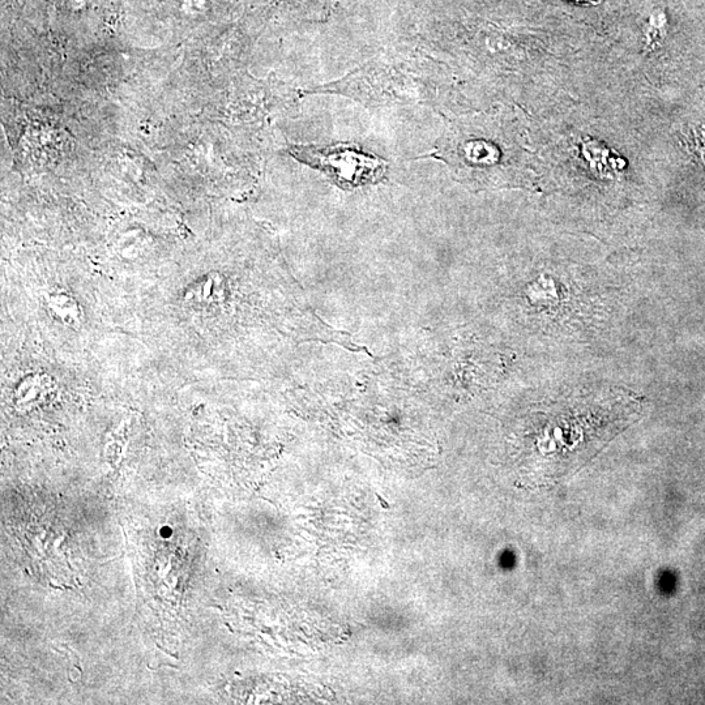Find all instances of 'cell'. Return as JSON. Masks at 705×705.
<instances>
[{
	"label": "cell",
	"instance_id": "obj_2",
	"mask_svg": "<svg viewBox=\"0 0 705 705\" xmlns=\"http://www.w3.org/2000/svg\"><path fill=\"white\" fill-rule=\"evenodd\" d=\"M567 2L580 4V6H600L602 0H567Z\"/></svg>",
	"mask_w": 705,
	"mask_h": 705
},
{
	"label": "cell",
	"instance_id": "obj_1",
	"mask_svg": "<svg viewBox=\"0 0 705 705\" xmlns=\"http://www.w3.org/2000/svg\"><path fill=\"white\" fill-rule=\"evenodd\" d=\"M290 155L298 161L319 169L327 174L333 182L341 187L354 188L371 185L380 181L386 174L387 161L360 151L349 145L337 147H305L297 145L290 148Z\"/></svg>",
	"mask_w": 705,
	"mask_h": 705
}]
</instances>
